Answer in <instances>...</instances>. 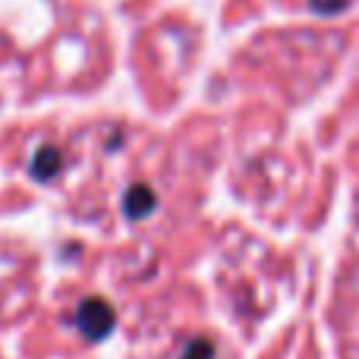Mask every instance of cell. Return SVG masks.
<instances>
[{
    "instance_id": "obj_1",
    "label": "cell",
    "mask_w": 359,
    "mask_h": 359,
    "mask_svg": "<svg viewBox=\"0 0 359 359\" xmlns=\"http://www.w3.org/2000/svg\"><path fill=\"white\" fill-rule=\"evenodd\" d=\"M114 322H117V316H114L111 303H104V299H82L79 309H76V328L88 341H104L114 331Z\"/></svg>"
},
{
    "instance_id": "obj_2",
    "label": "cell",
    "mask_w": 359,
    "mask_h": 359,
    "mask_svg": "<svg viewBox=\"0 0 359 359\" xmlns=\"http://www.w3.org/2000/svg\"><path fill=\"white\" fill-rule=\"evenodd\" d=\"M155 208V192L149 189V186L136 183L130 192H126V215L136 221V217H145L149 211Z\"/></svg>"
},
{
    "instance_id": "obj_3",
    "label": "cell",
    "mask_w": 359,
    "mask_h": 359,
    "mask_svg": "<svg viewBox=\"0 0 359 359\" xmlns=\"http://www.w3.org/2000/svg\"><path fill=\"white\" fill-rule=\"evenodd\" d=\"M60 164H63L60 151H57L54 145H44V149H38L35 158H32V174H35L38 180H48L60 170Z\"/></svg>"
},
{
    "instance_id": "obj_4",
    "label": "cell",
    "mask_w": 359,
    "mask_h": 359,
    "mask_svg": "<svg viewBox=\"0 0 359 359\" xmlns=\"http://www.w3.org/2000/svg\"><path fill=\"white\" fill-rule=\"evenodd\" d=\"M183 359H215V347H211V341L198 337V341H192L189 347H186Z\"/></svg>"
}]
</instances>
